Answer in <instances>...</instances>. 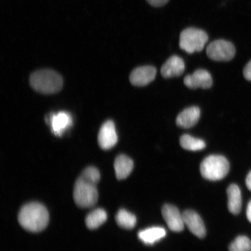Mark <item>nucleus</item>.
Wrapping results in <instances>:
<instances>
[{
  "label": "nucleus",
  "instance_id": "obj_17",
  "mask_svg": "<svg viewBox=\"0 0 251 251\" xmlns=\"http://www.w3.org/2000/svg\"><path fill=\"white\" fill-rule=\"evenodd\" d=\"M166 234L164 227H152L139 231L138 237L144 244L152 245L164 238Z\"/></svg>",
  "mask_w": 251,
  "mask_h": 251
},
{
  "label": "nucleus",
  "instance_id": "obj_11",
  "mask_svg": "<svg viewBox=\"0 0 251 251\" xmlns=\"http://www.w3.org/2000/svg\"><path fill=\"white\" fill-rule=\"evenodd\" d=\"M156 70L151 66H144L135 69L130 75V81L136 86L147 85L155 79Z\"/></svg>",
  "mask_w": 251,
  "mask_h": 251
},
{
  "label": "nucleus",
  "instance_id": "obj_13",
  "mask_svg": "<svg viewBox=\"0 0 251 251\" xmlns=\"http://www.w3.org/2000/svg\"><path fill=\"white\" fill-rule=\"evenodd\" d=\"M50 125L55 136H61L63 133L70 127L72 124L71 115L67 112H59L50 116Z\"/></svg>",
  "mask_w": 251,
  "mask_h": 251
},
{
  "label": "nucleus",
  "instance_id": "obj_15",
  "mask_svg": "<svg viewBox=\"0 0 251 251\" xmlns=\"http://www.w3.org/2000/svg\"><path fill=\"white\" fill-rule=\"evenodd\" d=\"M133 167V161L126 155H120L115 159L114 169L116 176L119 180L127 178L132 172Z\"/></svg>",
  "mask_w": 251,
  "mask_h": 251
},
{
  "label": "nucleus",
  "instance_id": "obj_5",
  "mask_svg": "<svg viewBox=\"0 0 251 251\" xmlns=\"http://www.w3.org/2000/svg\"><path fill=\"white\" fill-rule=\"evenodd\" d=\"M99 199L96 185L88 183L78 177L74 189V201L80 208H91L96 205Z\"/></svg>",
  "mask_w": 251,
  "mask_h": 251
},
{
  "label": "nucleus",
  "instance_id": "obj_9",
  "mask_svg": "<svg viewBox=\"0 0 251 251\" xmlns=\"http://www.w3.org/2000/svg\"><path fill=\"white\" fill-rule=\"evenodd\" d=\"M184 83L191 89L198 88L209 89L213 84L212 77L209 72L205 70H198L193 74L188 75L184 78Z\"/></svg>",
  "mask_w": 251,
  "mask_h": 251
},
{
  "label": "nucleus",
  "instance_id": "obj_18",
  "mask_svg": "<svg viewBox=\"0 0 251 251\" xmlns=\"http://www.w3.org/2000/svg\"><path fill=\"white\" fill-rule=\"evenodd\" d=\"M107 219V213L105 210L99 208L94 210L87 215L85 220L86 226L91 230L99 228Z\"/></svg>",
  "mask_w": 251,
  "mask_h": 251
},
{
  "label": "nucleus",
  "instance_id": "obj_10",
  "mask_svg": "<svg viewBox=\"0 0 251 251\" xmlns=\"http://www.w3.org/2000/svg\"><path fill=\"white\" fill-rule=\"evenodd\" d=\"M182 214H183L184 225L186 226L188 230L197 237L200 238L205 237L206 228L200 216L192 210H187Z\"/></svg>",
  "mask_w": 251,
  "mask_h": 251
},
{
  "label": "nucleus",
  "instance_id": "obj_23",
  "mask_svg": "<svg viewBox=\"0 0 251 251\" xmlns=\"http://www.w3.org/2000/svg\"><path fill=\"white\" fill-rule=\"evenodd\" d=\"M151 5L154 7H161L167 4L169 0H147Z\"/></svg>",
  "mask_w": 251,
  "mask_h": 251
},
{
  "label": "nucleus",
  "instance_id": "obj_8",
  "mask_svg": "<svg viewBox=\"0 0 251 251\" xmlns=\"http://www.w3.org/2000/svg\"><path fill=\"white\" fill-rule=\"evenodd\" d=\"M162 214L171 230L180 232L184 230L185 225L183 214H181L176 207L171 204H166L163 206Z\"/></svg>",
  "mask_w": 251,
  "mask_h": 251
},
{
  "label": "nucleus",
  "instance_id": "obj_19",
  "mask_svg": "<svg viewBox=\"0 0 251 251\" xmlns=\"http://www.w3.org/2000/svg\"><path fill=\"white\" fill-rule=\"evenodd\" d=\"M115 219L119 226L125 229H132L136 225V216L124 209L119 210Z\"/></svg>",
  "mask_w": 251,
  "mask_h": 251
},
{
  "label": "nucleus",
  "instance_id": "obj_21",
  "mask_svg": "<svg viewBox=\"0 0 251 251\" xmlns=\"http://www.w3.org/2000/svg\"><path fill=\"white\" fill-rule=\"evenodd\" d=\"M230 251H251V241L244 235L237 237L228 248Z\"/></svg>",
  "mask_w": 251,
  "mask_h": 251
},
{
  "label": "nucleus",
  "instance_id": "obj_7",
  "mask_svg": "<svg viewBox=\"0 0 251 251\" xmlns=\"http://www.w3.org/2000/svg\"><path fill=\"white\" fill-rule=\"evenodd\" d=\"M118 140V134L114 122H105L100 128L98 135L100 148L105 150L111 149L117 144Z\"/></svg>",
  "mask_w": 251,
  "mask_h": 251
},
{
  "label": "nucleus",
  "instance_id": "obj_24",
  "mask_svg": "<svg viewBox=\"0 0 251 251\" xmlns=\"http://www.w3.org/2000/svg\"><path fill=\"white\" fill-rule=\"evenodd\" d=\"M243 74L247 80L251 81V60L245 67Z\"/></svg>",
  "mask_w": 251,
  "mask_h": 251
},
{
  "label": "nucleus",
  "instance_id": "obj_14",
  "mask_svg": "<svg viewBox=\"0 0 251 251\" xmlns=\"http://www.w3.org/2000/svg\"><path fill=\"white\" fill-rule=\"evenodd\" d=\"M200 116V109L197 106H191L184 109L178 114L176 119V124L182 128L192 127L199 121Z\"/></svg>",
  "mask_w": 251,
  "mask_h": 251
},
{
  "label": "nucleus",
  "instance_id": "obj_20",
  "mask_svg": "<svg viewBox=\"0 0 251 251\" xmlns=\"http://www.w3.org/2000/svg\"><path fill=\"white\" fill-rule=\"evenodd\" d=\"M180 144L182 148L192 151L202 150L206 147L205 141L188 134H184L180 137Z\"/></svg>",
  "mask_w": 251,
  "mask_h": 251
},
{
  "label": "nucleus",
  "instance_id": "obj_6",
  "mask_svg": "<svg viewBox=\"0 0 251 251\" xmlns=\"http://www.w3.org/2000/svg\"><path fill=\"white\" fill-rule=\"evenodd\" d=\"M208 57L215 61H229L234 58L235 49L231 42L217 40L209 44L206 49Z\"/></svg>",
  "mask_w": 251,
  "mask_h": 251
},
{
  "label": "nucleus",
  "instance_id": "obj_25",
  "mask_svg": "<svg viewBox=\"0 0 251 251\" xmlns=\"http://www.w3.org/2000/svg\"><path fill=\"white\" fill-rule=\"evenodd\" d=\"M247 216L249 221L251 223V201L247 206Z\"/></svg>",
  "mask_w": 251,
  "mask_h": 251
},
{
  "label": "nucleus",
  "instance_id": "obj_4",
  "mask_svg": "<svg viewBox=\"0 0 251 251\" xmlns=\"http://www.w3.org/2000/svg\"><path fill=\"white\" fill-rule=\"evenodd\" d=\"M208 36L205 31L189 27L182 31L180 35L179 46L181 50L193 54L201 51L208 42Z\"/></svg>",
  "mask_w": 251,
  "mask_h": 251
},
{
  "label": "nucleus",
  "instance_id": "obj_1",
  "mask_svg": "<svg viewBox=\"0 0 251 251\" xmlns=\"http://www.w3.org/2000/svg\"><path fill=\"white\" fill-rule=\"evenodd\" d=\"M18 221L25 230L37 233L43 230L48 225L49 213L43 204L30 202L21 209Z\"/></svg>",
  "mask_w": 251,
  "mask_h": 251
},
{
  "label": "nucleus",
  "instance_id": "obj_12",
  "mask_svg": "<svg viewBox=\"0 0 251 251\" xmlns=\"http://www.w3.org/2000/svg\"><path fill=\"white\" fill-rule=\"evenodd\" d=\"M184 70L183 59L177 55H173L162 65L161 73L165 78H171L180 76Z\"/></svg>",
  "mask_w": 251,
  "mask_h": 251
},
{
  "label": "nucleus",
  "instance_id": "obj_2",
  "mask_svg": "<svg viewBox=\"0 0 251 251\" xmlns=\"http://www.w3.org/2000/svg\"><path fill=\"white\" fill-rule=\"evenodd\" d=\"M31 87L36 92L45 94L58 93L62 89L63 79L57 72L51 70L34 72L30 77Z\"/></svg>",
  "mask_w": 251,
  "mask_h": 251
},
{
  "label": "nucleus",
  "instance_id": "obj_26",
  "mask_svg": "<svg viewBox=\"0 0 251 251\" xmlns=\"http://www.w3.org/2000/svg\"><path fill=\"white\" fill-rule=\"evenodd\" d=\"M246 185L249 189L251 191V171L247 175L246 178Z\"/></svg>",
  "mask_w": 251,
  "mask_h": 251
},
{
  "label": "nucleus",
  "instance_id": "obj_22",
  "mask_svg": "<svg viewBox=\"0 0 251 251\" xmlns=\"http://www.w3.org/2000/svg\"><path fill=\"white\" fill-rule=\"evenodd\" d=\"M79 178L84 181L88 182L91 184L96 185L99 183L101 178L100 172L95 167L90 166L84 169L82 174L80 176Z\"/></svg>",
  "mask_w": 251,
  "mask_h": 251
},
{
  "label": "nucleus",
  "instance_id": "obj_16",
  "mask_svg": "<svg viewBox=\"0 0 251 251\" xmlns=\"http://www.w3.org/2000/svg\"><path fill=\"white\" fill-rule=\"evenodd\" d=\"M228 209L232 214H239L242 206V198L239 187L236 184H231L227 190Z\"/></svg>",
  "mask_w": 251,
  "mask_h": 251
},
{
  "label": "nucleus",
  "instance_id": "obj_3",
  "mask_svg": "<svg viewBox=\"0 0 251 251\" xmlns=\"http://www.w3.org/2000/svg\"><path fill=\"white\" fill-rule=\"evenodd\" d=\"M230 164L225 156L211 155L203 160L200 165L202 176L206 180L217 181L226 176Z\"/></svg>",
  "mask_w": 251,
  "mask_h": 251
}]
</instances>
